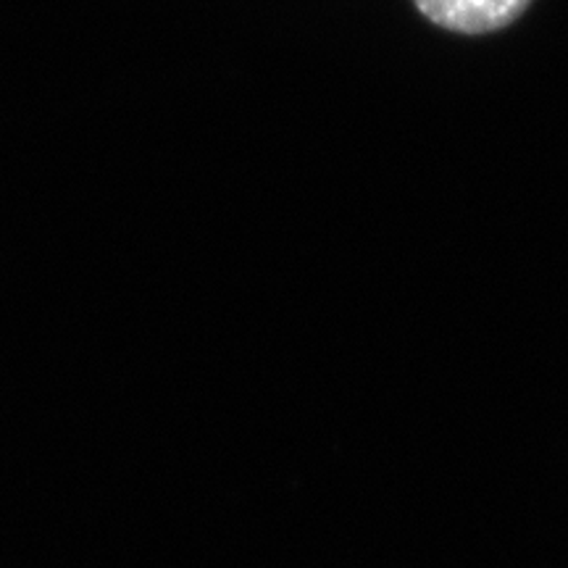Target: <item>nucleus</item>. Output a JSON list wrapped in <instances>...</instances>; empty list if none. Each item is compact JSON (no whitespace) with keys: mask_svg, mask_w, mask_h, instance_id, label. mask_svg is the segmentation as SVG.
I'll list each match as a JSON object with an SVG mask.
<instances>
[{"mask_svg":"<svg viewBox=\"0 0 568 568\" xmlns=\"http://www.w3.org/2000/svg\"><path fill=\"white\" fill-rule=\"evenodd\" d=\"M414 6L447 32L489 34L521 19L531 0H414Z\"/></svg>","mask_w":568,"mask_h":568,"instance_id":"obj_1","label":"nucleus"}]
</instances>
